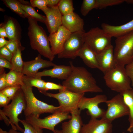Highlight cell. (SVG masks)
I'll return each instance as SVG.
<instances>
[{
	"mask_svg": "<svg viewBox=\"0 0 133 133\" xmlns=\"http://www.w3.org/2000/svg\"><path fill=\"white\" fill-rule=\"evenodd\" d=\"M116 38L114 49L116 64L125 66L133 61V31Z\"/></svg>",
	"mask_w": 133,
	"mask_h": 133,
	"instance_id": "obj_4",
	"label": "cell"
},
{
	"mask_svg": "<svg viewBox=\"0 0 133 133\" xmlns=\"http://www.w3.org/2000/svg\"><path fill=\"white\" fill-rule=\"evenodd\" d=\"M53 133H55L54 132Z\"/></svg>",
	"mask_w": 133,
	"mask_h": 133,
	"instance_id": "obj_51",
	"label": "cell"
},
{
	"mask_svg": "<svg viewBox=\"0 0 133 133\" xmlns=\"http://www.w3.org/2000/svg\"><path fill=\"white\" fill-rule=\"evenodd\" d=\"M41 78H36L23 75V83L31 86L37 87L40 92L45 95L47 92L45 89L46 82L41 79Z\"/></svg>",
	"mask_w": 133,
	"mask_h": 133,
	"instance_id": "obj_26",
	"label": "cell"
},
{
	"mask_svg": "<svg viewBox=\"0 0 133 133\" xmlns=\"http://www.w3.org/2000/svg\"><path fill=\"white\" fill-rule=\"evenodd\" d=\"M22 73L11 70L6 74V87L16 85H22L24 83Z\"/></svg>",
	"mask_w": 133,
	"mask_h": 133,
	"instance_id": "obj_28",
	"label": "cell"
},
{
	"mask_svg": "<svg viewBox=\"0 0 133 133\" xmlns=\"http://www.w3.org/2000/svg\"><path fill=\"white\" fill-rule=\"evenodd\" d=\"M107 109L101 118L112 122L116 119L128 115L129 108L122 96L118 93L105 102Z\"/></svg>",
	"mask_w": 133,
	"mask_h": 133,
	"instance_id": "obj_10",
	"label": "cell"
},
{
	"mask_svg": "<svg viewBox=\"0 0 133 133\" xmlns=\"http://www.w3.org/2000/svg\"><path fill=\"white\" fill-rule=\"evenodd\" d=\"M60 0H47L48 7L57 6Z\"/></svg>",
	"mask_w": 133,
	"mask_h": 133,
	"instance_id": "obj_43",
	"label": "cell"
},
{
	"mask_svg": "<svg viewBox=\"0 0 133 133\" xmlns=\"http://www.w3.org/2000/svg\"><path fill=\"white\" fill-rule=\"evenodd\" d=\"M18 2L20 6L28 16V18L45 24L46 16L37 13L29 2L23 0H18Z\"/></svg>",
	"mask_w": 133,
	"mask_h": 133,
	"instance_id": "obj_25",
	"label": "cell"
},
{
	"mask_svg": "<svg viewBox=\"0 0 133 133\" xmlns=\"http://www.w3.org/2000/svg\"><path fill=\"white\" fill-rule=\"evenodd\" d=\"M0 67L6 68L12 70V66L11 62L0 56Z\"/></svg>",
	"mask_w": 133,
	"mask_h": 133,
	"instance_id": "obj_41",
	"label": "cell"
},
{
	"mask_svg": "<svg viewBox=\"0 0 133 133\" xmlns=\"http://www.w3.org/2000/svg\"><path fill=\"white\" fill-rule=\"evenodd\" d=\"M30 2L33 7H37L43 11L48 7L47 0H31Z\"/></svg>",
	"mask_w": 133,
	"mask_h": 133,
	"instance_id": "obj_35",
	"label": "cell"
},
{
	"mask_svg": "<svg viewBox=\"0 0 133 133\" xmlns=\"http://www.w3.org/2000/svg\"><path fill=\"white\" fill-rule=\"evenodd\" d=\"M125 66L116 65L104 74V79L107 86L119 93L132 88Z\"/></svg>",
	"mask_w": 133,
	"mask_h": 133,
	"instance_id": "obj_5",
	"label": "cell"
},
{
	"mask_svg": "<svg viewBox=\"0 0 133 133\" xmlns=\"http://www.w3.org/2000/svg\"><path fill=\"white\" fill-rule=\"evenodd\" d=\"M0 91L6 87V74L3 68H0Z\"/></svg>",
	"mask_w": 133,
	"mask_h": 133,
	"instance_id": "obj_39",
	"label": "cell"
},
{
	"mask_svg": "<svg viewBox=\"0 0 133 133\" xmlns=\"http://www.w3.org/2000/svg\"><path fill=\"white\" fill-rule=\"evenodd\" d=\"M71 33L62 25L56 32L50 33L48 39L51 50L54 55L61 52L65 42Z\"/></svg>",
	"mask_w": 133,
	"mask_h": 133,
	"instance_id": "obj_13",
	"label": "cell"
},
{
	"mask_svg": "<svg viewBox=\"0 0 133 133\" xmlns=\"http://www.w3.org/2000/svg\"><path fill=\"white\" fill-rule=\"evenodd\" d=\"M100 70L104 74L116 65L112 45L101 53L97 55Z\"/></svg>",
	"mask_w": 133,
	"mask_h": 133,
	"instance_id": "obj_17",
	"label": "cell"
},
{
	"mask_svg": "<svg viewBox=\"0 0 133 133\" xmlns=\"http://www.w3.org/2000/svg\"><path fill=\"white\" fill-rule=\"evenodd\" d=\"M0 133H8V132L3 130L1 128H0Z\"/></svg>",
	"mask_w": 133,
	"mask_h": 133,
	"instance_id": "obj_49",
	"label": "cell"
},
{
	"mask_svg": "<svg viewBox=\"0 0 133 133\" xmlns=\"http://www.w3.org/2000/svg\"><path fill=\"white\" fill-rule=\"evenodd\" d=\"M54 132L55 133H62L61 130H60L57 129H55Z\"/></svg>",
	"mask_w": 133,
	"mask_h": 133,
	"instance_id": "obj_50",
	"label": "cell"
},
{
	"mask_svg": "<svg viewBox=\"0 0 133 133\" xmlns=\"http://www.w3.org/2000/svg\"><path fill=\"white\" fill-rule=\"evenodd\" d=\"M107 100L106 96L104 94L97 95L91 98L84 96L79 102L78 108L81 112L87 109V114L91 116V118H101L105 110L100 108L98 105L101 103H105Z\"/></svg>",
	"mask_w": 133,
	"mask_h": 133,
	"instance_id": "obj_12",
	"label": "cell"
},
{
	"mask_svg": "<svg viewBox=\"0 0 133 133\" xmlns=\"http://www.w3.org/2000/svg\"><path fill=\"white\" fill-rule=\"evenodd\" d=\"M70 63L72 67V71L67 79L62 83V85L66 89L79 93L103 91L102 89L97 85L91 73L85 68L75 66L71 62Z\"/></svg>",
	"mask_w": 133,
	"mask_h": 133,
	"instance_id": "obj_1",
	"label": "cell"
},
{
	"mask_svg": "<svg viewBox=\"0 0 133 133\" xmlns=\"http://www.w3.org/2000/svg\"><path fill=\"white\" fill-rule=\"evenodd\" d=\"M62 25L71 33L85 31L83 19L74 12L62 16Z\"/></svg>",
	"mask_w": 133,
	"mask_h": 133,
	"instance_id": "obj_19",
	"label": "cell"
},
{
	"mask_svg": "<svg viewBox=\"0 0 133 133\" xmlns=\"http://www.w3.org/2000/svg\"><path fill=\"white\" fill-rule=\"evenodd\" d=\"M1 24L4 27L9 40L20 42L21 29L15 19L8 17L5 22Z\"/></svg>",
	"mask_w": 133,
	"mask_h": 133,
	"instance_id": "obj_22",
	"label": "cell"
},
{
	"mask_svg": "<svg viewBox=\"0 0 133 133\" xmlns=\"http://www.w3.org/2000/svg\"><path fill=\"white\" fill-rule=\"evenodd\" d=\"M84 43L97 55L111 45V37L102 28L98 27L91 28L83 33Z\"/></svg>",
	"mask_w": 133,
	"mask_h": 133,
	"instance_id": "obj_7",
	"label": "cell"
},
{
	"mask_svg": "<svg viewBox=\"0 0 133 133\" xmlns=\"http://www.w3.org/2000/svg\"><path fill=\"white\" fill-rule=\"evenodd\" d=\"M25 48L23 47L19 48L16 52L13 54L11 61L12 66V70L21 73H22L24 62L22 59L21 52Z\"/></svg>",
	"mask_w": 133,
	"mask_h": 133,
	"instance_id": "obj_27",
	"label": "cell"
},
{
	"mask_svg": "<svg viewBox=\"0 0 133 133\" xmlns=\"http://www.w3.org/2000/svg\"><path fill=\"white\" fill-rule=\"evenodd\" d=\"M8 133H20L18 132L17 130H15L12 128L10 129L8 132Z\"/></svg>",
	"mask_w": 133,
	"mask_h": 133,
	"instance_id": "obj_47",
	"label": "cell"
},
{
	"mask_svg": "<svg viewBox=\"0 0 133 133\" xmlns=\"http://www.w3.org/2000/svg\"><path fill=\"white\" fill-rule=\"evenodd\" d=\"M45 15V23L50 33L56 32L62 25V15L58 6L49 7L43 11Z\"/></svg>",
	"mask_w": 133,
	"mask_h": 133,
	"instance_id": "obj_16",
	"label": "cell"
},
{
	"mask_svg": "<svg viewBox=\"0 0 133 133\" xmlns=\"http://www.w3.org/2000/svg\"><path fill=\"white\" fill-rule=\"evenodd\" d=\"M0 36L3 38L7 37L5 29L4 27L1 24L0 25Z\"/></svg>",
	"mask_w": 133,
	"mask_h": 133,
	"instance_id": "obj_45",
	"label": "cell"
},
{
	"mask_svg": "<svg viewBox=\"0 0 133 133\" xmlns=\"http://www.w3.org/2000/svg\"><path fill=\"white\" fill-rule=\"evenodd\" d=\"M112 123L101 118H91L88 123L83 124L80 133H112Z\"/></svg>",
	"mask_w": 133,
	"mask_h": 133,
	"instance_id": "obj_14",
	"label": "cell"
},
{
	"mask_svg": "<svg viewBox=\"0 0 133 133\" xmlns=\"http://www.w3.org/2000/svg\"><path fill=\"white\" fill-rule=\"evenodd\" d=\"M72 70V67L70 65L66 66L56 65L51 69L38 72L35 77L41 78L44 76H49L51 78L65 80L69 76Z\"/></svg>",
	"mask_w": 133,
	"mask_h": 133,
	"instance_id": "obj_18",
	"label": "cell"
},
{
	"mask_svg": "<svg viewBox=\"0 0 133 133\" xmlns=\"http://www.w3.org/2000/svg\"><path fill=\"white\" fill-rule=\"evenodd\" d=\"M78 56L89 67L99 69L97 55L85 43L79 51Z\"/></svg>",
	"mask_w": 133,
	"mask_h": 133,
	"instance_id": "obj_23",
	"label": "cell"
},
{
	"mask_svg": "<svg viewBox=\"0 0 133 133\" xmlns=\"http://www.w3.org/2000/svg\"><path fill=\"white\" fill-rule=\"evenodd\" d=\"M124 2V0H96V9H101L108 6L118 5Z\"/></svg>",
	"mask_w": 133,
	"mask_h": 133,
	"instance_id": "obj_32",
	"label": "cell"
},
{
	"mask_svg": "<svg viewBox=\"0 0 133 133\" xmlns=\"http://www.w3.org/2000/svg\"><path fill=\"white\" fill-rule=\"evenodd\" d=\"M11 103L0 110L9 119L12 128L23 133L24 129L19 125L20 119L18 116L25 109L26 103L23 91L21 88L17 92Z\"/></svg>",
	"mask_w": 133,
	"mask_h": 133,
	"instance_id": "obj_6",
	"label": "cell"
},
{
	"mask_svg": "<svg viewBox=\"0 0 133 133\" xmlns=\"http://www.w3.org/2000/svg\"><path fill=\"white\" fill-rule=\"evenodd\" d=\"M9 41L6 40L4 38H0V48H1L5 46L8 43Z\"/></svg>",
	"mask_w": 133,
	"mask_h": 133,
	"instance_id": "obj_46",
	"label": "cell"
},
{
	"mask_svg": "<svg viewBox=\"0 0 133 133\" xmlns=\"http://www.w3.org/2000/svg\"><path fill=\"white\" fill-rule=\"evenodd\" d=\"M69 113L62 111L60 108L44 118L30 116L25 117V120L35 127L42 129H47L54 133L55 131V127L57 125L64 120L71 119V116Z\"/></svg>",
	"mask_w": 133,
	"mask_h": 133,
	"instance_id": "obj_9",
	"label": "cell"
},
{
	"mask_svg": "<svg viewBox=\"0 0 133 133\" xmlns=\"http://www.w3.org/2000/svg\"><path fill=\"white\" fill-rule=\"evenodd\" d=\"M80 112L79 111L71 113L70 120L62 123L61 130L62 133H80L83 124Z\"/></svg>",
	"mask_w": 133,
	"mask_h": 133,
	"instance_id": "obj_21",
	"label": "cell"
},
{
	"mask_svg": "<svg viewBox=\"0 0 133 133\" xmlns=\"http://www.w3.org/2000/svg\"><path fill=\"white\" fill-rule=\"evenodd\" d=\"M27 18L29 24L28 35L31 48L52 61L55 55L52 51L48 37L45 31L39 25L37 21L30 17Z\"/></svg>",
	"mask_w": 133,
	"mask_h": 133,
	"instance_id": "obj_2",
	"label": "cell"
},
{
	"mask_svg": "<svg viewBox=\"0 0 133 133\" xmlns=\"http://www.w3.org/2000/svg\"><path fill=\"white\" fill-rule=\"evenodd\" d=\"M4 3L12 11L24 18L28 17L19 4L18 0H3Z\"/></svg>",
	"mask_w": 133,
	"mask_h": 133,
	"instance_id": "obj_29",
	"label": "cell"
},
{
	"mask_svg": "<svg viewBox=\"0 0 133 133\" xmlns=\"http://www.w3.org/2000/svg\"><path fill=\"white\" fill-rule=\"evenodd\" d=\"M85 31H79L72 33L65 42L61 52L58 54L59 58L74 59L84 44L83 33Z\"/></svg>",
	"mask_w": 133,
	"mask_h": 133,
	"instance_id": "obj_11",
	"label": "cell"
},
{
	"mask_svg": "<svg viewBox=\"0 0 133 133\" xmlns=\"http://www.w3.org/2000/svg\"><path fill=\"white\" fill-rule=\"evenodd\" d=\"M45 89L46 91L50 90H58L60 91L66 89V88L63 85L60 84H57L51 82H46Z\"/></svg>",
	"mask_w": 133,
	"mask_h": 133,
	"instance_id": "obj_37",
	"label": "cell"
},
{
	"mask_svg": "<svg viewBox=\"0 0 133 133\" xmlns=\"http://www.w3.org/2000/svg\"><path fill=\"white\" fill-rule=\"evenodd\" d=\"M6 47L14 54L19 47H23L21 42L9 40V42L5 46Z\"/></svg>",
	"mask_w": 133,
	"mask_h": 133,
	"instance_id": "obj_36",
	"label": "cell"
},
{
	"mask_svg": "<svg viewBox=\"0 0 133 133\" xmlns=\"http://www.w3.org/2000/svg\"><path fill=\"white\" fill-rule=\"evenodd\" d=\"M58 6L62 16L73 12L74 9L72 0H60Z\"/></svg>",
	"mask_w": 133,
	"mask_h": 133,
	"instance_id": "obj_30",
	"label": "cell"
},
{
	"mask_svg": "<svg viewBox=\"0 0 133 133\" xmlns=\"http://www.w3.org/2000/svg\"><path fill=\"white\" fill-rule=\"evenodd\" d=\"M125 2L128 3L133 4V0H125Z\"/></svg>",
	"mask_w": 133,
	"mask_h": 133,
	"instance_id": "obj_48",
	"label": "cell"
},
{
	"mask_svg": "<svg viewBox=\"0 0 133 133\" xmlns=\"http://www.w3.org/2000/svg\"><path fill=\"white\" fill-rule=\"evenodd\" d=\"M39 54L35 59L30 61L24 62L22 71L23 75L35 77L39 69L53 66L56 65L52 61L42 59Z\"/></svg>",
	"mask_w": 133,
	"mask_h": 133,
	"instance_id": "obj_15",
	"label": "cell"
},
{
	"mask_svg": "<svg viewBox=\"0 0 133 133\" xmlns=\"http://www.w3.org/2000/svg\"><path fill=\"white\" fill-rule=\"evenodd\" d=\"M96 0H83L81 5L80 12L84 16L87 15L94 9H96Z\"/></svg>",
	"mask_w": 133,
	"mask_h": 133,
	"instance_id": "obj_31",
	"label": "cell"
},
{
	"mask_svg": "<svg viewBox=\"0 0 133 133\" xmlns=\"http://www.w3.org/2000/svg\"><path fill=\"white\" fill-rule=\"evenodd\" d=\"M102 28L111 37L117 38L133 31V19L123 25L115 26L103 23Z\"/></svg>",
	"mask_w": 133,
	"mask_h": 133,
	"instance_id": "obj_20",
	"label": "cell"
},
{
	"mask_svg": "<svg viewBox=\"0 0 133 133\" xmlns=\"http://www.w3.org/2000/svg\"><path fill=\"white\" fill-rule=\"evenodd\" d=\"M12 53L5 46L0 49V56L11 62L13 56Z\"/></svg>",
	"mask_w": 133,
	"mask_h": 133,
	"instance_id": "obj_38",
	"label": "cell"
},
{
	"mask_svg": "<svg viewBox=\"0 0 133 133\" xmlns=\"http://www.w3.org/2000/svg\"><path fill=\"white\" fill-rule=\"evenodd\" d=\"M59 91L56 94L47 92L45 95L57 100L60 107V109L62 111L70 113L80 111L79 104L85 93L74 92L66 89Z\"/></svg>",
	"mask_w": 133,
	"mask_h": 133,
	"instance_id": "obj_8",
	"label": "cell"
},
{
	"mask_svg": "<svg viewBox=\"0 0 133 133\" xmlns=\"http://www.w3.org/2000/svg\"><path fill=\"white\" fill-rule=\"evenodd\" d=\"M20 122L23 125L24 128L23 133H43L42 129L33 126L25 119H20Z\"/></svg>",
	"mask_w": 133,
	"mask_h": 133,
	"instance_id": "obj_34",
	"label": "cell"
},
{
	"mask_svg": "<svg viewBox=\"0 0 133 133\" xmlns=\"http://www.w3.org/2000/svg\"><path fill=\"white\" fill-rule=\"evenodd\" d=\"M11 100L0 92V106L4 108L7 106Z\"/></svg>",
	"mask_w": 133,
	"mask_h": 133,
	"instance_id": "obj_42",
	"label": "cell"
},
{
	"mask_svg": "<svg viewBox=\"0 0 133 133\" xmlns=\"http://www.w3.org/2000/svg\"><path fill=\"white\" fill-rule=\"evenodd\" d=\"M125 67L126 73L131 80V86L133 88V61L126 65Z\"/></svg>",
	"mask_w": 133,
	"mask_h": 133,
	"instance_id": "obj_40",
	"label": "cell"
},
{
	"mask_svg": "<svg viewBox=\"0 0 133 133\" xmlns=\"http://www.w3.org/2000/svg\"><path fill=\"white\" fill-rule=\"evenodd\" d=\"M24 93L26 106L24 113L25 117L34 116L39 118L40 115L45 113H53L59 110L60 106L48 104L38 100L34 96L32 87L24 83L21 86Z\"/></svg>",
	"mask_w": 133,
	"mask_h": 133,
	"instance_id": "obj_3",
	"label": "cell"
},
{
	"mask_svg": "<svg viewBox=\"0 0 133 133\" xmlns=\"http://www.w3.org/2000/svg\"><path fill=\"white\" fill-rule=\"evenodd\" d=\"M120 94L122 96L124 101L129 108L128 115L129 126L127 131L131 133L133 131V88H132Z\"/></svg>",
	"mask_w": 133,
	"mask_h": 133,
	"instance_id": "obj_24",
	"label": "cell"
},
{
	"mask_svg": "<svg viewBox=\"0 0 133 133\" xmlns=\"http://www.w3.org/2000/svg\"><path fill=\"white\" fill-rule=\"evenodd\" d=\"M0 120H3L5 124L7 125H10V122L9 119L0 110Z\"/></svg>",
	"mask_w": 133,
	"mask_h": 133,
	"instance_id": "obj_44",
	"label": "cell"
},
{
	"mask_svg": "<svg viewBox=\"0 0 133 133\" xmlns=\"http://www.w3.org/2000/svg\"><path fill=\"white\" fill-rule=\"evenodd\" d=\"M21 88V86L20 85L7 86L0 92L12 100L17 92Z\"/></svg>",
	"mask_w": 133,
	"mask_h": 133,
	"instance_id": "obj_33",
	"label": "cell"
}]
</instances>
